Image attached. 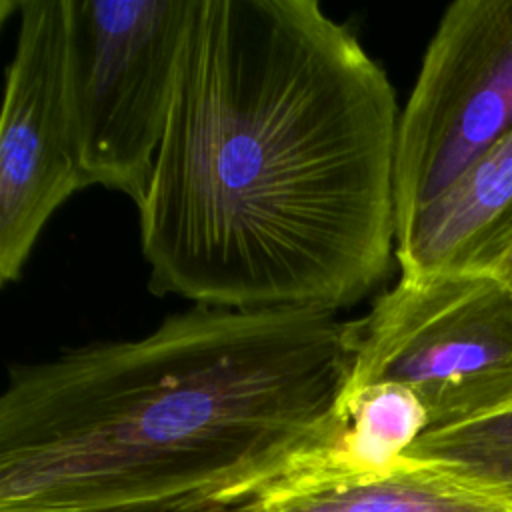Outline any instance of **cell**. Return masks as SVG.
Wrapping results in <instances>:
<instances>
[{
	"instance_id": "obj_1",
	"label": "cell",
	"mask_w": 512,
	"mask_h": 512,
	"mask_svg": "<svg viewBox=\"0 0 512 512\" xmlns=\"http://www.w3.org/2000/svg\"><path fill=\"white\" fill-rule=\"evenodd\" d=\"M398 104L316 0H194L140 212L150 290L338 312L396 246Z\"/></svg>"
},
{
	"instance_id": "obj_2",
	"label": "cell",
	"mask_w": 512,
	"mask_h": 512,
	"mask_svg": "<svg viewBox=\"0 0 512 512\" xmlns=\"http://www.w3.org/2000/svg\"><path fill=\"white\" fill-rule=\"evenodd\" d=\"M354 320L194 304L132 340L18 364L0 398V512H108L262 492L320 448Z\"/></svg>"
},
{
	"instance_id": "obj_3",
	"label": "cell",
	"mask_w": 512,
	"mask_h": 512,
	"mask_svg": "<svg viewBox=\"0 0 512 512\" xmlns=\"http://www.w3.org/2000/svg\"><path fill=\"white\" fill-rule=\"evenodd\" d=\"M194 0H68V100L84 188L152 182Z\"/></svg>"
},
{
	"instance_id": "obj_4",
	"label": "cell",
	"mask_w": 512,
	"mask_h": 512,
	"mask_svg": "<svg viewBox=\"0 0 512 512\" xmlns=\"http://www.w3.org/2000/svg\"><path fill=\"white\" fill-rule=\"evenodd\" d=\"M380 382L410 388L428 430L512 402V290L490 272L400 274L354 320L346 388Z\"/></svg>"
},
{
	"instance_id": "obj_5",
	"label": "cell",
	"mask_w": 512,
	"mask_h": 512,
	"mask_svg": "<svg viewBox=\"0 0 512 512\" xmlns=\"http://www.w3.org/2000/svg\"><path fill=\"white\" fill-rule=\"evenodd\" d=\"M510 132L512 0H456L398 118L396 228Z\"/></svg>"
},
{
	"instance_id": "obj_6",
	"label": "cell",
	"mask_w": 512,
	"mask_h": 512,
	"mask_svg": "<svg viewBox=\"0 0 512 512\" xmlns=\"http://www.w3.org/2000/svg\"><path fill=\"white\" fill-rule=\"evenodd\" d=\"M0 118V280L16 282L52 214L84 188L68 100V0H20Z\"/></svg>"
},
{
	"instance_id": "obj_7",
	"label": "cell",
	"mask_w": 512,
	"mask_h": 512,
	"mask_svg": "<svg viewBox=\"0 0 512 512\" xmlns=\"http://www.w3.org/2000/svg\"><path fill=\"white\" fill-rule=\"evenodd\" d=\"M512 248V132L396 228L400 274L490 272Z\"/></svg>"
},
{
	"instance_id": "obj_8",
	"label": "cell",
	"mask_w": 512,
	"mask_h": 512,
	"mask_svg": "<svg viewBox=\"0 0 512 512\" xmlns=\"http://www.w3.org/2000/svg\"><path fill=\"white\" fill-rule=\"evenodd\" d=\"M258 496L264 512H512L450 468L412 456L378 474L296 468Z\"/></svg>"
},
{
	"instance_id": "obj_9",
	"label": "cell",
	"mask_w": 512,
	"mask_h": 512,
	"mask_svg": "<svg viewBox=\"0 0 512 512\" xmlns=\"http://www.w3.org/2000/svg\"><path fill=\"white\" fill-rule=\"evenodd\" d=\"M428 426L422 400L402 384L346 388L328 440L292 470L378 474L398 464Z\"/></svg>"
},
{
	"instance_id": "obj_10",
	"label": "cell",
	"mask_w": 512,
	"mask_h": 512,
	"mask_svg": "<svg viewBox=\"0 0 512 512\" xmlns=\"http://www.w3.org/2000/svg\"><path fill=\"white\" fill-rule=\"evenodd\" d=\"M404 456L442 464L512 506V402L460 424L430 428Z\"/></svg>"
},
{
	"instance_id": "obj_11",
	"label": "cell",
	"mask_w": 512,
	"mask_h": 512,
	"mask_svg": "<svg viewBox=\"0 0 512 512\" xmlns=\"http://www.w3.org/2000/svg\"><path fill=\"white\" fill-rule=\"evenodd\" d=\"M108 512H264L258 494L238 498H184L174 502L144 504Z\"/></svg>"
},
{
	"instance_id": "obj_12",
	"label": "cell",
	"mask_w": 512,
	"mask_h": 512,
	"mask_svg": "<svg viewBox=\"0 0 512 512\" xmlns=\"http://www.w3.org/2000/svg\"><path fill=\"white\" fill-rule=\"evenodd\" d=\"M500 282H504L512 290V248L498 260V264L490 270Z\"/></svg>"
}]
</instances>
